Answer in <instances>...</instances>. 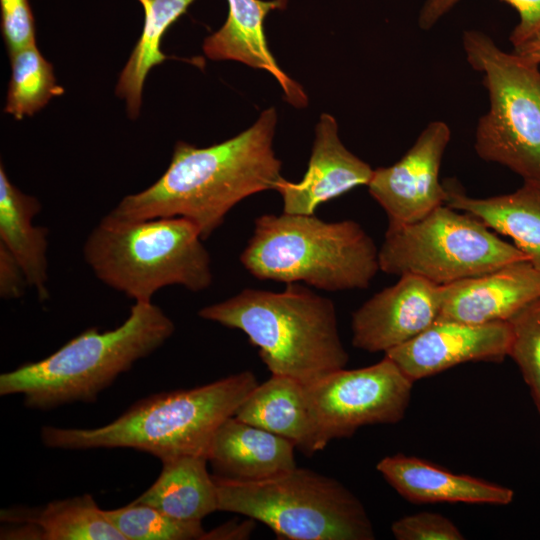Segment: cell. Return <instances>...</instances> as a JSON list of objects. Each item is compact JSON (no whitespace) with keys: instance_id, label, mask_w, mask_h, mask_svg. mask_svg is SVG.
<instances>
[{"instance_id":"obj_1","label":"cell","mask_w":540,"mask_h":540,"mask_svg":"<svg viewBox=\"0 0 540 540\" xmlns=\"http://www.w3.org/2000/svg\"><path fill=\"white\" fill-rule=\"evenodd\" d=\"M276 124L277 112L271 107L248 129L221 143L200 148L178 141L162 176L123 197L108 214L127 221L183 217L207 239L235 205L274 190L282 177L273 150Z\"/></svg>"},{"instance_id":"obj_2","label":"cell","mask_w":540,"mask_h":540,"mask_svg":"<svg viewBox=\"0 0 540 540\" xmlns=\"http://www.w3.org/2000/svg\"><path fill=\"white\" fill-rule=\"evenodd\" d=\"M243 371L192 389L153 394L114 421L91 429L44 426L46 447L63 450L132 448L160 460L207 453L214 434L257 386Z\"/></svg>"},{"instance_id":"obj_3","label":"cell","mask_w":540,"mask_h":540,"mask_svg":"<svg viewBox=\"0 0 540 540\" xmlns=\"http://www.w3.org/2000/svg\"><path fill=\"white\" fill-rule=\"evenodd\" d=\"M198 315L242 331L271 374L304 385L345 368L349 360L332 300L297 283L279 292L246 288Z\"/></svg>"},{"instance_id":"obj_4","label":"cell","mask_w":540,"mask_h":540,"mask_svg":"<svg viewBox=\"0 0 540 540\" xmlns=\"http://www.w3.org/2000/svg\"><path fill=\"white\" fill-rule=\"evenodd\" d=\"M174 331L172 319L152 301L134 302L118 327L88 328L48 357L1 374L0 395L21 394L27 408L38 410L93 402Z\"/></svg>"},{"instance_id":"obj_5","label":"cell","mask_w":540,"mask_h":540,"mask_svg":"<svg viewBox=\"0 0 540 540\" xmlns=\"http://www.w3.org/2000/svg\"><path fill=\"white\" fill-rule=\"evenodd\" d=\"M240 261L259 280L326 291L365 289L380 270L379 249L358 222L285 212L256 218Z\"/></svg>"},{"instance_id":"obj_6","label":"cell","mask_w":540,"mask_h":540,"mask_svg":"<svg viewBox=\"0 0 540 540\" xmlns=\"http://www.w3.org/2000/svg\"><path fill=\"white\" fill-rule=\"evenodd\" d=\"M202 241L183 217L127 221L107 214L88 235L83 256L106 286L134 302H151L167 286L199 292L211 285V260Z\"/></svg>"},{"instance_id":"obj_7","label":"cell","mask_w":540,"mask_h":540,"mask_svg":"<svg viewBox=\"0 0 540 540\" xmlns=\"http://www.w3.org/2000/svg\"><path fill=\"white\" fill-rule=\"evenodd\" d=\"M218 511L233 512L267 525L290 540H373L368 513L338 480L305 468L251 482L213 475Z\"/></svg>"},{"instance_id":"obj_8","label":"cell","mask_w":540,"mask_h":540,"mask_svg":"<svg viewBox=\"0 0 540 540\" xmlns=\"http://www.w3.org/2000/svg\"><path fill=\"white\" fill-rule=\"evenodd\" d=\"M468 63L483 73L490 108L477 124L475 151L524 180L540 181V71L514 52L501 50L486 34L467 30Z\"/></svg>"},{"instance_id":"obj_9","label":"cell","mask_w":540,"mask_h":540,"mask_svg":"<svg viewBox=\"0 0 540 540\" xmlns=\"http://www.w3.org/2000/svg\"><path fill=\"white\" fill-rule=\"evenodd\" d=\"M528 260L476 217L441 205L422 219L388 225L379 248L380 270L393 275L413 274L437 285Z\"/></svg>"},{"instance_id":"obj_10","label":"cell","mask_w":540,"mask_h":540,"mask_svg":"<svg viewBox=\"0 0 540 540\" xmlns=\"http://www.w3.org/2000/svg\"><path fill=\"white\" fill-rule=\"evenodd\" d=\"M413 383L385 355L376 364L342 368L304 385L313 429L312 454L363 426L400 422Z\"/></svg>"},{"instance_id":"obj_11","label":"cell","mask_w":540,"mask_h":540,"mask_svg":"<svg viewBox=\"0 0 540 540\" xmlns=\"http://www.w3.org/2000/svg\"><path fill=\"white\" fill-rule=\"evenodd\" d=\"M450 138L445 122H431L399 161L373 170L367 187L387 214L388 225L416 222L446 203L439 174Z\"/></svg>"},{"instance_id":"obj_12","label":"cell","mask_w":540,"mask_h":540,"mask_svg":"<svg viewBox=\"0 0 540 540\" xmlns=\"http://www.w3.org/2000/svg\"><path fill=\"white\" fill-rule=\"evenodd\" d=\"M399 277L352 314L354 347L386 353L413 339L438 319L441 285L413 274Z\"/></svg>"},{"instance_id":"obj_13","label":"cell","mask_w":540,"mask_h":540,"mask_svg":"<svg viewBox=\"0 0 540 540\" xmlns=\"http://www.w3.org/2000/svg\"><path fill=\"white\" fill-rule=\"evenodd\" d=\"M508 321L469 324L437 319L413 339L385 353L413 382L470 361H502L509 354Z\"/></svg>"},{"instance_id":"obj_14","label":"cell","mask_w":540,"mask_h":540,"mask_svg":"<svg viewBox=\"0 0 540 540\" xmlns=\"http://www.w3.org/2000/svg\"><path fill=\"white\" fill-rule=\"evenodd\" d=\"M373 169L341 142L333 116L323 113L316 125L308 168L299 182L283 177L274 190L282 197L283 212L314 214L324 202L357 186L368 185Z\"/></svg>"},{"instance_id":"obj_15","label":"cell","mask_w":540,"mask_h":540,"mask_svg":"<svg viewBox=\"0 0 540 540\" xmlns=\"http://www.w3.org/2000/svg\"><path fill=\"white\" fill-rule=\"evenodd\" d=\"M439 319L469 324L508 321L540 297V271L528 260L441 285Z\"/></svg>"},{"instance_id":"obj_16","label":"cell","mask_w":540,"mask_h":540,"mask_svg":"<svg viewBox=\"0 0 540 540\" xmlns=\"http://www.w3.org/2000/svg\"><path fill=\"white\" fill-rule=\"evenodd\" d=\"M225 23L204 39L203 52L214 61L233 60L270 73L281 86L284 98L296 108L307 105L302 86L277 64L264 32L266 16L284 9L287 0H227Z\"/></svg>"},{"instance_id":"obj_17","label":"cell","mask_w":540,"mask_h":540,"mask_svg":"<svg viewBox=\"0 0 540 540\" xmlns=\"http://www.w3.org/2000/svg\"><path fill=\"white\" fill-rule=\"evenodd\" d=\"M295 448L292 441L231 416L214 434L207 460L216 477L260 481L295 468Z\"/></svg>"},{"instance_id":"obj_18","label":"cell","mask_w":540,"mask_h":540,"mask_svg":"<svg viewBox=\"0 0 540 540\" xmlns=\"http://www.w3.org/2000/svg\"><path fill=\"white\" fill-rule=\"evenodd\" d=\"M376 469L408 501L508 505L512 489L469 475L455 474L413 456L382 458Z\"/></svg>"},{"instance_id":"obj_19","label":"cell","mask_w":540,"mask_h":540,"mask_svg":"<svg viewBox=\"0 0 540 540\" xmlns=\"http://www.w3.org/2000/svg\"><path fill=\"white\" fill-rule=\"evenodd\" d=\"M446 205L466 212L493 231L510 237L540 271V181L524 180L512 193L487 198L470 197L454 182L445 183Z\"/></svg>"},{"instance_id":"obj_20","label":"cell","mask_w":540,"mask_h":540,"mask_svg":"<svg viewBox=\"0 0 540 540\" xmlns=\"http://www.w3.org/2000/svg\"><path fill=\"white\" fill-rule=\"evenodd\" d=\"M41 203L25 194L8 178L0 165V243L22 266L27 281L40 301L49 297L48 229L33 225V218L41 211Z\"/></svg>"},{"instance_id":"obj_21","label":"cell","mask_w":540,"mask_h":540,"mask_svg":"<svg viewBox=\"0 0 540 540\" xmlns=\"http://www.w3.org/2000/svg\"><path fill=\"white\" fill-rule=\"evenodd\" d=\"M234 416L282 436L306 455H312V423L305 386L298 380L272 374L268 380L257 384Z\"/></svg>"},{"instance_id":"obj_22","label":"cell","mask_w":540,"mask_h":540,"mask_svg":"<svg viewBox=\"0 0 540 540\" xmlns=\"http://www.w3.org/2000/svg\"><path fill=\"white\" fill-rule=\"evenodd\" d=\"M156 481L134 501L185 521H201L218 511V494L207 457L182 455L161 460Z\"/></svg>"},{"instance_id":"obj_23","label":"cell","mask_w":540,"mask_h":540,"mask_svg":"<svg viewBox=\"0 0 540 540\" xmlns=\"http://www.w3.org/2000/svg\"><path fill=\"white\" fill-rule=\"evenodd\" d=\"M2 521L26 523L37 540H125L92 495L48 503L41 509L1 512Z\"/></svg>"},{"instance_id":"obj_24","label":"cell","mask_w":540,"mask_h":540,"mask_svg":"<svg viewBox=\"0 0 540 540\" xmlns=\"http://www.w3.org/2000/svg\"><path fill=\"white\" fill-rule=\"evenodd\" d=\"M137 1L144 9L143 29L115 87V94L124 100L127 115L132 120L140 115L143 87L148 74L169 58L160 47L163 36L195 0Z\"/></svg>"},{"instance_id":"obj_25","label":"cell","mask_w":540,"mask_h":540,"mask_svg":"<svg viewBox=\"0 0 540 540\" xmlns=\"http://www.w3.org/2000/svg\"><path fill=\"white\" fill-rule=\"evenodd\" d=\"M11 77L4 112L16 120L33 116L54 97L64 93L58 85L53 65L37 47V43L9 55Z\"/></svg>"},{"instance_id":"obj_26","label":"cell","mask_w":540,"mask_h":540,"mask_svg":"<svg viewBox=\"0 0 540 540\" xmlns=\"http://www.w3.org/2000/svg\"><path fill=\"white\" fill-rule=\"evenodd\" d=\"M105 513L125 540H199L206 533L201 521L180 520L136 501Z\"/></svg>"},{"instance_id":"obj_27","label":"cell","mask_w":540,"mask_h":540,"mask_svg":"<svg viewBox=\"0 0 540 540\" xmlns=\"http://www.w3.org/2000/svg\"><path fill=\"white\" fill-rule=\"evenodd\" d=\"M508 356L520 369L540 413V297L529 302L509 320Z\"/></svg>"},{"instance_id":"obj_28","label":"cell","mask_w":540,"mask_h":540,"mask_svg":"<svg viewBox=\"0 0 540 540\" xmlns=\"http://www.w3.org/2000/svg\"><path fill=\"white\" fill-rule=\"evenodd\" d=\"M460 0H426L420 10L418 23L421 29H431ZM513 6L519 22L510 35L513 47L540 30V0H503Z\"/></svg>"},{"instance_id":"obj_29","label":"cell","mask_w":540,"mask_h":540,"mask_svg":"<svg viewBox=\"0 0 540 540\" xmlns=\"http://www.w3.org/2000/svg\"><path fill=\"white\" fill-rule=\"evenodd\" d=\"M391 532L397 540H462L463 534L447 517L420 512L394 521Z\"/></svg>"},{"instance_id":"obj_30","label":"cell","mask_w":540,"mask_h":540,"mask_svg":"<svg viewBox=\"0 0 540 540\" xmlns=\"http://www.w3.org/2000/svg\"><path fill=\"white\" fill-rule=\"evenodd\" d=\"M1 32L9 55L36 42L29 0H0Z\"/></svg>"},{"instance_id":"obj_31","label":"cell","mask_w":540,"mask_h":540,"mask_svg":"<svg viewBox=\"0 0 540 540\" xmlns=\"http://www.w3.org/2000/svg\"><path fill=\"white\" fill-rule=\"evenodd\" d=\"M29 286L26 274L14 255L0 243V296L17 299Z\"/></svg>"},{"instance_id":"obj_32","label":"cell","mask_w":540,"mask_h":540,"mask_svg":"<svg viewBox=\"0 0 540 540\" xmlns=\"http://www.w3.org/2000/svg\"><path fill=\"white\" fill-rule=\"evenodd\" d=\"M255 527L256 520L250 517L243 521L232 520L206 532L203 539L244 540L250 538Z\"/></svg>"},{"instance_id":"obj_33","label":"cell","mask_w":540,"mask_h":540,"mask_svg":"<svg viewBox=\"0 0 540 540\" xmlns=\"http://www.w3.org/2000/svg\"><path fill=\"white\" fill-rule=\"evenodd\" d=\"M522 59L539 65L540 64V30L523 43L514 46L513 51Z\"/></svg>"}]
</instances>
